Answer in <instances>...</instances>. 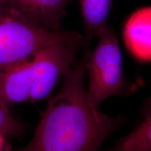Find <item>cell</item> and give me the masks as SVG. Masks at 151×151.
<instances>
[{
  "label": "cell",
  "instance_id": "6da1fadb",
  "mask_svg": "<svg viewBox=\"0 0 151 151\" xmlns=\"http://www.w3.org/2000/svg\"><path fill=\"white\" fill-rule=\"evenodd\" d=\"M88 52L63 76L59 92L48 98L32 139L12 151H100L107 137L120 127L121 116L102 113L87 99Z\"/></svg>",
  "mask_w": 151,
  "mask_h": 151
},
{
  "label": "cell",
  "instance_id": "7a4b0ae2",
  "mask_svg": "<svg viewBox=\"0 0 151 151\" xmlns=\"http://www.w3.org/2000/svg\"><path fill=\"white\" fill-rule=\"evenodd\" d=\"M60 43L78 48L84 40L76 32L52 31L38 27L2 6L0 10V68L22 61L41 49Z\"/></svg>",
  "mask_w": 151,
  "mask_h": 151
},
{
  "label": "cell",
  "instance_id": "3957f363",
  "mask_svg": "<svg viewBox=\"0 0 151 151\" xmlns=\"http://www.w3.org/2000/svg\"><path fill=\"white\" fill-rule=\"evenodd\" d=\"M99 42L92 53L88 52L86 71L89 76L87 99L94 108L113 95L131 94L133 89L124 76L119 42L112 29L106 26L97 36Z\"/></svg>",
  "mask_w": 151,
  "mask_h": 151
},
{
  "label": "cell",
  "instance_id": "277c9868",
  "mask_svg": "<svg viewBox=\"0 0 151 151\" xmlns=\"http://www.w3.org/2000/svg\"><path fill=\"white\" fill-rule=\"evenodd\" d=\"M76 49L60 43L41 49L33 55L35 80L29 102H37L49 96L60 77L72 68Z\"/></svg>",
  "mask_w": 151,
  "mask_h": 151
},
{
  "label": "cell",
  "instance_id": "5b68a950",
  "mask_svg": "<svg viewBox=\"0 0 151 151\" xmlns=\"http://www.w3.org/2000/svg\"><path fill=\"white\" fill-rule=\"evenodd\" d=\"M71 0H1L3 6L18 13L38 27L59 31Z\"/></svg>",
  "mask_w": 151,
  "mask_h": 151
},
{
  "label": "cell",
  "instance_id": "8992f818",
  "mask_svg": "<svg viewBox=\"0 0 151 151\" xmlns=\"http://www.w3.org/2000/svg\"><path fill=\"white\" fill-rule=\"evenodd\" d=\"M32 55L14 65L0 68V99L9 108L29 101L35 80Z\"/></svg>",
  "mask_w": 151,
  "mask_h": 151
},
{
  "label": "cell",
  "instance_id": "52a82bcc",
  "mask_svg": "<svg viewBox=\"0 0 151 151\" xmlns=\"http://www.w3.org/2000/svg\"><path fill=\"white\" fill-rule=\"evenodd\" d=\"M128 51L141 62L151 60V7L137 9L127 19L122 32Z\"/></svg>",
  "mask_w": 151,
  "mask_h": 151
},
{
  "label": "cell",
  "instance_id": "ba28073f",
  "mask_svg": "<svg viewBox=\"0 0 151 151\" xmlns=\"http://www.w3.org/2000/svg\"><path fill=\"white\" fill-rule=\"evenodd\" d=\"M81 10L88 41L97 37L107 25L112 0H80Z\"/></svg>",
  "mask_w": 151,
  "mask_h": 151
},
{
  "label": "cell",
  "instance_id": "9c48e42d",
  "mask_svg": "<svg viewBox=\"0 0 151 151\" xmlns=\"http://www.w3.org/2000/svg\"><path fill=\"white\" fill-rule=\"evenodd\" d=\"M113 151H151L150 105L146 107L142 122L131 133L120 139Z\"/></svg>",
  "mask_w": 151,
  "mask_h": 151
},
{
  "label": "cell",
  "instance_id": "30bf717a",
  "mask_svg": "<svg viewBox=\"0 0 151 151\" xmlns=\"http://www.w3.org/2000/svg\"><path fill=\"white\" fill-rule=\"evenodd\" d=\"M9 107L0 99V133L6 137H19L23 125L11 115Z\"/></svg>",
  "mask_w": 151,
  "mask_h": 151
},
{
  "label": "cell",
  "instance_id": "8fae6325",
  "mask_svg": "<svg viewBox=\"0 0 151 151\" xmlns=\"http://www.w3.org/2000/svg\"><path fill=\"white\" fill-rule=\"evenodd\" d=\"M0 151H10V146L7 143L6 137L0 133Z\"/></svg>",
  "mask_w": 151,
  "mask_h": 151
},
{
  "label": "cell",
  "instance_id": "7c38bea8",
  "mask_svg": "<svg viewBox=\"0 0 151 151\" xmlns=\"http://www.w3.org/2000/svg\"><path fill=\"white\" fill-rule=\"evenodd\" d=\"M2 8V3H1V0H0V10Z\"/></svg>",
  "mask_w": 151,
  "mask_h": 151
}]
</instances>
